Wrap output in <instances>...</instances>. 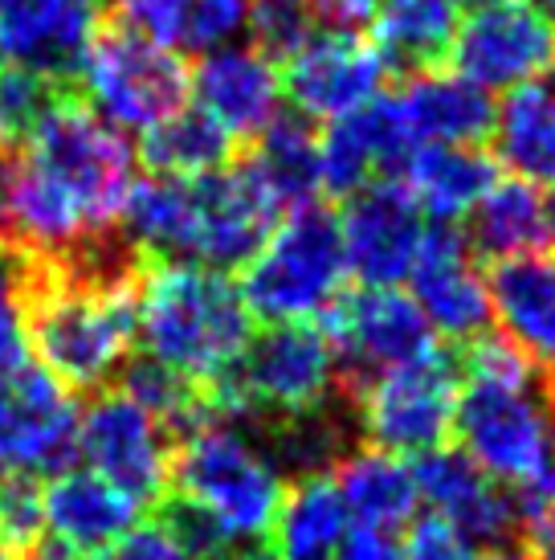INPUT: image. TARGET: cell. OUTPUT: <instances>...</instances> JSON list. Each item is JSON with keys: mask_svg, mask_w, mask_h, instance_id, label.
<instances>
[{"mask_svg": "<svg viewBox=\"0 0 555 560\" xmlns=\"http://www.w3.org/2000/svg\"><path fill=\"white\" fill-rule=\"evenodd\" d=\"M135 156L110 124L94 119L82 98L66 103L9 156L0 192V249L13 262L66 258L115 234Z\"/></svg>", "mask_w": 555, "mask_h": 560, "instance_id": "1", "label": "cell"}, {"mask_svg": "<svg viewBox=\"0 0 555 560\" xmlns=\"http://www.w3.org/2000/svg\"><path fill=\"white\" fill-rule=\"evenodd\" d=\"M16 282V303L29 352L62 389H98L123 373L139 336V282L143 258L123 237L46 262L4 258Z\"/></svg>", "mask_w": 555, "mask_h": 560, "instance_id": "2", "label": "cell"}, {"mask_svg": "<svg viewBox=\"0 0 555 560\" xmlns=\"http://www.w3.org/2000/svg\"><path fill=\"white\" fill-rule=\"evenodd\" d=\"M278 201L246 160L204 176H147L127 192L123 242L143 262H192L225 275L270 242Z\"/></svg>", "mask_w": 555, "mask_h": 560, "instance_id": "3", "label": "cell"}, {"mask_svg": "<svg viewBox=\"0 0 555 560\" xmlns=\"http://www.w3.org/2000/svg\"><path fill=\"white\" fill-rule=\"evenodd\" d=\"M458 364V451L494 482L519 487L540 475L555 458V430L535 364L503 336H479Z\"/></svg>", "mask_w": 555, "mask_h": 560, "instance_id": "4", "label": "cell"}, {"mask_svg": "<svg viewBox=\"0 0 555 560\" xmlns=\"http://www.w3.org/2000/svg\"><path fill=\"white\" fill-rule=\"evenodd\" d=\"M249 307L225 275L192 262H147L139 282L143 357L204 389L249 343Z\"/></svg>", "mask_w": 555, "mask_h": 560, "instance_id": "5", "label": "cell"}, {"mask_svg": "<svg viewBox=\"0 0 555 560\" xmlns=\"http://www.w3.org/2000/svg\"><path fill=\"white\" fill-rule=\"evenodd\" d=\"M340 381V360L323 327L270 324L262 336H249L241 357L209 381L201 397L209 418H262V425H278L331 409Z\"/></svg>", "mask_w": 555, "mask_h": 560, "instance_id": "6", "label": "cell"}, {"mask_svg": "<svg viewBox=\"0 0 555 560\" xmlns=\"http://www.w3.org/2000/svg\"><path fill=\"white\" fill-rule=\"evenodd\" d=\"M172 495L201 508L225 540H258L270 532L282 499V475L253 438L221 418L180 434L172 454Z\"/></svg>", "mask_w": 555, "mask_h": 560, "instance_id": "7", "label": "cell"}, {"mask_svg": "<svg viewBox=\"0 0 555 560\" xmlns=\"http://www.w3.org/2000/svg\"><path fill=\"white\" fill-rule=\"evenodd\" d=\"M347 254H343L340 218L327 205L310 201L291 209L253 262L246 266L241 299L249 315L265 324H310L343 291Z\"/></svg>", "mask_w": 555, "mask_h": 560, "instance_id": "8", "label": "cell"}, {"mask_svg": "<svg viewBox=\"0 0 555 560\" xmlns=\"http://www.w3.org/2000/svg\"><path fill=\"white\" fill-rule=\"evenodd\" d=\"M462 364L437 343L433 352L385 369L352 385L355 425L388 454H429L441 451L453 434Z\"/></svg>", "mask_w": 555, "mask_h": 560, "instance_id": "9", "label": "cell"}, {"mask_svg": "<svg viewBox=\"0 0 555 560\" xmlns=\"http://www.w3.org/2000/svg\"><path fill=\"white\" fill-rule=\"evenodd\" d=\"M78 82L86 86L91 103L115 127L152 131L155 124L185 110L188 70L172 49L127 30H98L82 58Z\"/></svg>", "mask_w": 555, "mask_h": 560, "instance_id": "10", "label": "cell"}, {"mask_svg": "<svg viewBox=\"0 0 555 560\" xmlns=\"http://www.w3.org/2000/svg\"><path fill=\"white\" fill-rule=\"evenodd\" d=\"M74 451L91 475L110 482L135 508H155L172 491L176 446L168 430L123 389H103L78 413Z\"/></svg>", "mask_w": 555, "mask_h": 560, "instance_id": "11", "label": "cell"}, {"mask_svg": "<svg viewBox=\"0 0 555 560\" xmlns=\"http://www.w3.org/2000/svg\"><path fill=\"white\" fill-rule=\"evenodd\" d=\"M323 315V331L335 348L347 389L437 348V331L429 319L397 287H364L340 295Z\"/></svg>", "mask_w": 555, "mask_h": 560, "instance_id": "12", "label": "cell"}, {"mask_svg": "<svg viewBox=\"0 0 555 560\" xmlns=\"http://www.w3.org/2000/svg\"><path fill=\"white\" fill-rule=\"evenodd\" d=\"M449 62L479 91H515L555 70V25L527 0H494L458 25Z\"/></svg>", "mask_w": 555, "mask_h": 560, "instance_id": "13", "label": "cell"}, {"mask_svg": "<svg viewBox=\"0 0 555 560\" xmlns=\"http://www.w3.org/2000/svg\"><path fill=\"white\" fill-rule=\"evenodd\" d=\"M78 405L46 369L0 389V475H58L74 454Z\"/></svg>", "mask_w": 555, "mask_h": 560, "instance_id": "14", "label": "cell"}, {"mask_svg": "<svg viewBox=\"0 0 555 560\" xmlns=\"http://www.w3.org/2000/svg\"><path fill=\"white\" fill-rule=\"evenodd\" d=\"M388 66L359 30L315 33L286 62V94L307 119H340L380 98Z\"/></svg>", "mask_w": 555, "mask_h": 560, "instance_id": "15", "label": "cell"}, {"mask_svg": "<svg viewBox=\"0 0 555 560\" xmlns=\"http://www.w3.org/2000/svg\"><path fill=\"white\" fill-rule=\"evenodd\" d=\"M413 303L446 340L474 343L491 324V291L458 225H429L413 270Z\"/></svg>", "mask_w": 555, "mask_h": 560, "instance_id": "16", "label": "cell"}, {"mask_svg": "<svg viewBox=\"0 0 555 560\" xmlns=\"http://www.w3.org/2000/svg\"><path fill=\"white\" fill-rule=\"evenodd\" d=\"M103 0H0V66L78 86Z\"/></svg>", "mask_w": 555, "mask_h": 560, "instance_id": "17", "label": "cell"}, {"mask_svg": "<svg viewBox=\"0 0 555 560\" xmlns=\"http://www.w3.org/2000/svg\"><path fill=\"white\" fill-rule=\"evenodd\" d=\"M340 230L347 270L359 275L364 287H397L409 279L425 242L421 209L401 185H371L347 197Z\"/></svg>", "mask_w": 555, "mask_h": 560, "instance_id": "18", "label": "cell"}, {"mask_svg": "<svg viewBox=\"0 0 555 560\" xmlns=\"http://www.w3.org/2000/svg\"><path fill=\"white\" fill-rule=\"evenodd\" d=\"M416 495L425 499L433 520L465 536L479 548H498L515 536V503L510 495L482 475L462 451H429L413 467Z\"/></svg>", "mask_w": 555, "mask_h": 560, "instance_id": "19", "label": "cell"}, {"mask_svg": "<svg viewBox=\"0 0 555 560\" xmlns=\"http://www.w3.org/2000/svg\"><path fill=\"white\" fill-rule=\"evenodd\" d=\"M409 156H413V140L404 131L392 94L331 119L327 136L319 140L323 188H331L335 197H355L371 185H388V176L404 168Z\"/></svg>", "mask_w": 555, "mask_h": 560, "instance_id": "20", "label": "cell"}, {"mask_svg": "<svg viewBox=\"0 0 555 560\" xmlns=\"http://www.w3.org/2000/svg\"><path fill=\"white\" fill-rule=\"evenodd\" d=\"M192 91L201 110L229 140L253 143L278 115V70L253 46H221L204 54Z\"/></svg>", "mask_w": 555, "mask_h": 560, "instance_id": "21", "label": "cell"}, {"mask_svg": "<svg viewBox=\"0 0 555 560\" xmlns=\"http://www.w3.org/2000/svg\"><path fill=\"white\" fill-rule=\"evenodd\" d=\"M42 512L58 552L94 560L135 528L139 508L91 470H58L49 487H42Z\"/></svg>", "mask_w": 555, "mask_h": 560, "instance_id": "22", "label": "cell"}, {"mask_svg": "<svg viewBox=\"0 0 555 560\" xmlns=\"http://www.w3.org/2000/svg\"><path fill=\"white\" fill-rule=\"evenodd\" d=\"M486 291L503 340L519 348L535 369H555V258L523 254L494 262Z\"/></svg>", "mask_w": 555, "mask_h": 560, "instance_id": "23", "label": "cell"}, {"mask_svg": "<svg viewBox=\"0 0 555 560\" xmlns=\"http://www.w3.org/2000/svg\"><path fill=\"white\" fill-rule=\"evenodd\" d=\"M392 103L401 110L413 148H425V143L479 148L494 131L491 94L458 74H413L392 94Z\"/></svg>", "mask_w": 555, "mask_h": 560, "instance_id": "24", "label": "cell"}, {"mask_svg": "<svg viewBox=\"0 0 555 560\" xmlns=\"http://www.w3.org/2000/svg\"><path fill=\"white\" fill-rule=\"evenodd\" d=\"M404 192L437 225H458L498 185V164L479 148L425 143L404 160Z\"/></svg>", "mask_w": 555, "mask_h": 560, "instance_id": "25", "label": "cell"}, {"mask_svg": "<svg viewBox=\"0 0 555 560\" xmlns=\"http://www.w3.org/2000/svg\"><path fill=\"white\" fill-rule=\"evenodd\" d=\"M494 160L527 185H555V70L507 91L494 110Z\"/></svg>", "mask_w": 555, "mask_h": 560, "instance_id": "26", "label": "cell"}, {"mask_svg": "<svg viewBox=\"0 0 555 560\" xmlns=\"http://www.w3.org/2000/svg\"><path fill=\"white\" fill-rule=\"evenodd\" d=\"M347 508L335 479L327 470L294 475L291 487H282L274 524V560H335L347 540Z\"/></svg>", "mask_w": 555, "mask_h": 560, "instance_id": "27", "label": "cell"}, {"mask_svg": "<svg viewBox=\"0 0 555 560\" xmlns=\"http://www.w3.org/2000/svg\"><path fill=\"white\" fill-rule=\"evenodd\" d=\"M343 495V508L359 528L368 532H397L409 528L416 515V479L413 467L401 463V454L388 451H347L340 458V479H335Z\"/></svg>", "mask_w": 555, "mask_h": 560, "instance_id": "28", "label": "cell"}, {"mask_svg": "<svg viewBox=\"0 0 555 560\" xmlns=\"http://www.w3.org/2000/svg\"><path fill=\"white\" fill-rule=\"evenodd\" d=\"M376 42L388 70L433 74L449 58L458 37L453 0H380L376 4Z\"/></svg>", "mask_w": 555, "mask_h": 560, "instance_id": "29", "label": "cell"}, {"mask_svg": "<svg viewBox=\"0 0 555 560\" xmlns=\"http://www.w3.org/2000/svg\"><path fill=\"white\" fill-rule=\"evenodd\" d=\"M246 164L278 201V209L310 205L315 192L323 188L319 136L310 131L307 115H294V110H278L274 124L249 143Z\"/></svg>", "mask_w": 555, "mask_h": 560, "instance_id": "30", "label": "cell"}, {"mask_svg": "<svg viewBox=\"0 0 555 560\" xmlns=\"http://www.w3.org/2000/svg\"><path fill=\"white\" fill-rule=\"evenodd\" d=\"M470 249L482 258L507 262L523 254H540L547 242V221H543V197L527 180H498V185L474 205L470 213Z\"/></svg>", "mask_w": 555, "mask_h": 560, "instance_id": "31", "label": "cell"}, {"mask_svg": "<svg viewBox=\"0 0 555 560\" xmlns=\"http://www.w3.org/2000/svg\"><path fill=\"white\" fill-rule=\"evenodd\" d=\"M139 156L152 176H204L233 164V140L201 107H185L152 131H143Z\"/></svg>", "mask_w": 555, "mask_h": 560, "instance_id": "32", "label": "cell"}, {"mask_svg": "<svg viewBox=\"0 0 555 560\" xmlns=\"http://www.w3.org/2000/svg\"><path fill=\"white\" fill-rule=\"evenodd\" d=\"M78 98V86L21 66H0V156H13L33 140L49 115Z\"/></svg>", "mask_w": 555, "mask_h": 560, "instance_id": "33", "label": "cell"}, {"mask_svg": "<svg viewBox=\"0 0 555 560\" xmlns=\"http://www.w3.org/2000/svg\"><path fill=\"white\" fill-rule=\"evenodd\" d=\"M115 25L164 49H192V25L201 0H107Z\"/></svg>", "mask_w": 555, "mask_h": 560, "instance_id": "34", "label": "cell"}, {"mask_svg": "<svg viewBox=\"0 0 555 560\" xmlns=\"http://www.w3.org/2000/svg\"><path fill=\"white\" fill-rule=\"evenodd\" d=\"M246 21L253 33V49L270 62H291L315 37V13L307 9V0H253Z\"/></svg>", "mask_w": 555, "mask_h": 560, "instance_id": "35", "label": "cell"}, {"mask_svg": "<svg viewBox=\"0 0 555 560\" xmlns=\"http://www.w3.org/2000/svg\"><path fill=\"white\" fill-rule=\"evenodd\" d=\"M46 532L42 512V487L33 475H0V545L29 557Z\"/></svg>", "mask_w": 555, "mask_h": 560, "instance_id": "36", "label": "cell"}, {"mask_svg": "<svg viewBox=\"0 0 555 560\" xmlns=\"http://www.w3.org/2000/svg\"><path fill=\"white\" fill-rule=\"evenodd\" d=\"M515 491V532H523L531 545L555 548V458Z\"/></svg>", "mask_w": 555, "mask_h": 560, "instance_id": "37", "label": "cell"}, {"mask_svg": "<svg viewBox=\"0 0 555 560\" xmlns=\"http://www.w3.org/2000/svg\"><path fill=\"white\" fill-rule=\"evenodd\" d=\"M29 369V336L16 303V282L9 266H0V389Z\"/></svg>", "mask_w": 555, "mask_h": 560, "instance_id": "38", "label": "cell"}, {"mask_svg": "<svg viewBox=\"0 0 555 560\" xmlns=\"http://www.w3.org/2000/svg\"><path fill=\"white\" fill-rule=\"evenodd\" d=\"M404 560H486V548L470 545L465 536L446 528L441 520H416L409 528V545L401 548Z\"/></svg>", "mask_w": 555, "mask_h": 560, "instance_id": "39", "label": "cell"}, {"mask_svg": "<svg viewBox=\"0 0 555 560\" xmlns=\"http://www.w3.org/2000/svg\"><path fill=\"white\" fill-rule=\"evenodd\" d=\"M94 560H185V557H180V548L172 545V536L160 524H143V528H131L123 540H115L103 557Z\"/></svg>", "mask_w": 555, "mask_h": 560, "instance_id": "40", "label": "cell"}, {"mask_svg": "<svg viewBox=\"0 0 555 560\" xmlns=\"http://www.w3.org/2000/svg\"><path fill=\"white\" fill-rule=\"evenodd\" d=\"M380 0H307V9L315 16L331 21L335 30H359L371 13H376Z\"/></svg>", "mask_w": 555, "mask_h": 560, "instance_id": "41", "label": "cell"}, {"mask_svg": "<svg viewBox=\"0 0 555 560\" xmlns=\"http://www.w3.org/2000/svg\"><path fill=\"white\" fill-rule=\"evenodd\" d=\"M335 560H404V552L388 540L385 532L359 528L343 540V548L335 552Z\"/></svg>", "mask_w": 555, "mask_h": 560, "instance_id": "42", "label": "cell"}, {"mask_svg": "<svg viewBox=\"0 0 555 560\" xmlns=\"http://www.w3.org/2000/svg\"><path fill=\"white\" fill-rule=\"evenodd\" d=\"M543 221H547V242H555V185L552 197H543Z\"/></svg>", "mask_w": 555, "mask_h": 560, "instance_id": "43", "label": "cell"}, {"mask_svg": "<svg viewBox=\"0 0 555 560\" xmlns=\"http://www.w3.org/2000/svg\"><path fill=\"white\" fill-rule=\"evenodd\" d=\"M527 4H531L543 21H552V25H555V0H527Z\"/></svg>", "mask_w": 555, "mask_h": 560, "instance_id": "44", "label": "cell"}, {"mask_svg": "<svg viewBox=\"0 0 555 560\" xmlns=\"http://www.w3.org/2000/svg\"><path fill=\"white\" fill-rule=\"evenodd\" d=\"M225 560H274V552H237V557H225Z\"/></svg>", "mask_w": 555, "mask_h": 560, "instance_id": "45", "label": "cell"}, {"mask_svg": "<svg viewBox=\"0 0 555 560\" xmlns=\"http://www.w3.org/2000/svg\"><path fill=\"white\" fill-rule=\"evenodd\" d=\"M33 560H74V557H66V552H37Z\"/></svg>", "mask_w": 555, "mask_h": 560, "instance_id": "46", "label": "cell"}, {"mask_svg": "<svg viewBox=\"0 0 555 560\" xmlns=\"http://www.w3.org/2000/svg\"><path fill=\"white\" fill-rule=\"evenodd\" d=\"M453 4H470V9H482V4H494V0H453Z\"/></svg>", "mask_w": 555, "mask_h": 560, "instance_id": "47", "label": "cell"}, {"mask_svg": "<svg viewBox=\"0 0 555 560\" xmlns=\"http://www.w3.org/2000/svg\"><path fill=\"white\" fill-rule=\"evenodd\" d=\"M547 409H552V430H555V385H552V393H547Z\"/></svg>", "mask_w": 555, "mask_h": 560, "instance_id": "48", "label": "cell"}, {"mask_svg": "<svg viewBox=\"0 0 555 560\" xmlns=\"http://www.w3.org/2000/svg\"><path fill=\"white\" fill-rule=\"evenodd\" d=\"M0 560H21V557H16V552H9V548L0 545Z\"/></svg>", "mask_w": 555, "mask_h": 560, "instance_id": "49", "label": "cell"}, {"mask_svg": "<svg viewBox=\"0 0 555 560\" xmlns=\"http://www.w3.org/2000/svg\"><path fill=\"white\" fill-rule=\"evenodd\" d=\"M540 560H555V548H540Z\"/></svg>", "mask_w": 555, "mask_h": 560, "instance_id": "50", "label": "cell"}, {"mask_svg": "<svg viewBox=\"0 0 555 560\" xmlns=\"http://www.w3.org/2000/svg\"><path fill=\"white\" fill-rule=\"evenodd\" d=\"M507 560H510V557H507Z\"/></svg>", "mask_w": 555, "mask_h": 560, "instance_id": "51", "label": "cell"}]
</instances>
